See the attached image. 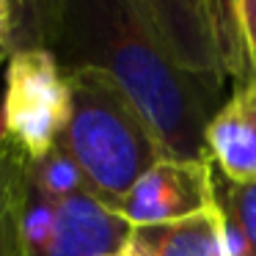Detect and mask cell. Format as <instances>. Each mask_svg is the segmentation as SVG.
<instances>
[{"mask_svg": "<svg viewBox=\"0 0 256 256\" xmlns=\"http://www.w3.org/2000/svg\"><path fill=\"white\" fill-rule=\"evenodd\" d=\"M44 47L66 72L108 74L168 157L210 160L206 100L215 88L176 66L138 0H58Z\"/></svg>", "mask_w": 256, "mask_h": 256, "instance_id": "6da1fadb", "label": "cell"}, {"mask_svg": "<svg viewBox=\"0 0 256 256\" xmlns=\"http://www.w3.org/2000/svg\"><path fill=\"white\" fill-rule=\"evenodd\" d=\"M72 108L61 149L80 168L88 190L113 212L132 184L166 154L152 127L108 74L72 69Z\"/></svg>", "mask_w": 256, "mask_h": 256, "instance_id": "7a4b0ae2", "label": "cell"}, {"mask_svg": "<svg viewBox=\"0 0 256 256\" xmlns=\"http://www.w3.org/2000/svg\"><path fill=\"white\" fill-rule=\"evenodd\" d=\"M69 74L44 47L12 50L3 64V102L12 144L30 162L56 149L69 122Z\"/></svg>", "mask_w": 256, "mask_h": 256, "instance_id": "3957f363", "label": "cell"}, {"mask_svg": "<svg viewBox=\"0 0 256 256\" xmlns=\"http://www.w3.org/2000/svg\"><path fill=\"white\" fill-rule=\"evenodd\" d=\"M215 204L212 160L162 157L132 184L116 212L132 228L176 223Z\"/></svg>", "mask_w": 256, "mask_h": 256, "instance_id": "277c9868", "label": "cell"}, {"mask_svg": "<svg viewBox=\"0 0 256 256\" xmlns=\"http://www.w3.org/2000/svg\"><path fill=\"white\" fill-rule=\"evenodd\" d=\"M168 56L188 74L218 88L226 74L206 0H138Z\"/></svg>", "mask_w": 256, "mask_h": 256, "instance_id": "5b68a950", "label": "cell"}, {"mask_svg": "<svg viewBox=\"0 0 256 256\" xmlns=\"http://www.w3.org/2000/svg\"><path fill=\"white\" fill-rule=\"evenodd\" d=\"M132 226L91 190L58 201L56 226L42 256H105L127 242Z\"/></svg>", "mask_w": 256, "mask_h": 256, "instance_id": "8992f818", "label": "cell"}, {"mask_svg": "<svg viewBox=\"0 0 256 256\" xmlns=\"http://www.w3.org/2000/svg\"><path fill=\"white\" fill-rule=\"evenodd\" d=\"M206 152L228 182L256 179V78L242 83L206 124Z\"/></svg>", "mask_w": 256, "mask_h": 256, "instance_id": "52a82bcc", "label": "cell"}, {"mask_svg": "<svg viewBox=\"0 0 256 256\" xmlns=\"http://www.w3.org/2000/svg\"><path fill=\"white\" fill-rule=\"evenodd\" d=\"M127 245L138 256H232L218 201L184 220L132 228Z\"/></svg>", "mask_w": 256, "mask_h": 256, "instance_id": "ba28073f", "label": "cell"}, {"mask_svg": "<svg viewBox=\"0 0 256 256\" xmlns=\"http://www.w3.org/2000/svg\"><path fill=\"white\" fill-rule=\"evenodd\" d=\"M30 160L8 140L0 149V256H30L22 240V206Z\"/></svg>", "mask_w": 256, "mask_h": 256, "instance_id": "9c48e42d", "label": "cell"}, {"mask_svg": "<svg viewBox=\"0 0 256 256\" xmlns=\"http://www.w3.org/2000/svg\"><path fill=\"white\" fill-rule=\"evenodd\" d=\"M215 201L226 223L232 256H256V179L228 182L215 174Z\"/></svg>", "mask_w": 256, "mask_h": 256, "instance_id": "30bf717a", "label": "cell"}, {"mask_svg": "<svg viewBox=\"0 0 256 256\" xmlns=\"http://www.w3.org/2000/svg\"><path fill=\"white\" fill-rule=\"evenodd\" d=\"M30 182L34 188H39L44 196H50L52 201H64L69 196H78L83 190H88L80 168L74 166V160L61 149V144L56 149H50L42 160L30 162Z\"/></svg>", "mask_w": 256, "mask_h": 256, "instance_id": "8fae6325", "label": "cell"}, {"mask_svg": "<svg viewBox=\"0 0 256 256\" xmlns=\"http://www.w3.org/2000/svg\"><path fill=\"white\" fill-rule=\"evenodd\" d=\"M56 210L58 201L44 196L39 188H34L28 176V196H25L22 206V240L30 256H42L52 237V226H56Z\"/></svg>", "mask_w": 256, "mask_h": 256, "instance_id": "7c38bea8", "label": "cell"}, {"mask_svg": "<svg viewBox=\"0 0 256 256\" xmlns=\"http://www.w3.org/2000/svg\"><path fill=\"white\" fill-rule=\"evenodd\" d=\"M234 17H237V34L248 64L254 66L256 78V0H234Z\"/></svg>", "mask_w": 256, "mask_h": 256, "instance_id": "4fadbf2b", "label": "cell"}, {"mask_svg": "<svg viewBox=\"0 0 256 256\" xmlns=\"http://www.w3.org/2000/svg\"><path fill=\"white\" fill-rule=\"evenodd\" d=\"M0 28L12 39V0H0Z\"/></svg>", "mask_w": 256, "mask_h": 256, "instance_id": "5bb4252c", "label": "cell"}, {"mask_svg": "<svg viewBox=\"0 0 256 256\" xmlns=\"http://www.w3.org/2000/svg\"><path fill=\"white\" fill-rule=\"evenodd\" d=\"M8 130H6V118H3V110H0V149H3V146L8 144Z\"/></svg>", "mask_w": 256, "mask_h": 256, "instance_id": "9a60e30c", "label": "cell"}, {"mask_svg": "<svg viewBox=\"0 0 256 256\" xmlns=\"http://www.w3.org/2000/svg\"><path fill=\"white\" fill-rule=\"evenodd\" d=\"M105 256H138V254H135V250L130 248L127 242H124V245H122V248H118V250H113V254H105Z\"/></svg>", "mask_w": 256, "mask_h": 256, "instance_id": "2e32d148", "label": "cell"}, {"mask_svg": "<svg viewBox=\"0 0 256 256\" xmlns=\"http://www.w3.org/2000/svg\"><path fill=\"white\" fill-rule=\"evenodd\" d=\"M6 58H8V50H6V47H0V72H3V64H6Z\"/></svg>", "mask_w": 256, "mask_h": 256, "instance_id": "e0dca14e", "label": "cell"}, {"mask_svg": "<svg viewBox=\"0 0 256 256\" xmlns=\"http://www.w3.org/2000/svg\"><path fill=\"white\" fill-rule=\"evenodd\" d=\"M0 47H6V50H8V36H6V30H3V28H0Z\"/></svg>", "mask_w": 256, "mask_h": 256, "instance_id": "ac0fdd59", "label": "cell"}, {"mask_svg": "<svg viewBox=\"0 0 256 256\" xmlns=\"http://www.w3.org/2000/svg\"><path fill=\"white\" fill-rule=\"evenodd\" d=\"M234 20H237V17H234Z\"/></svg>", "mask_w": 256, "mask_h": 256, "instance_id": "d6986e66", "label": "cell"}]
</instances>
